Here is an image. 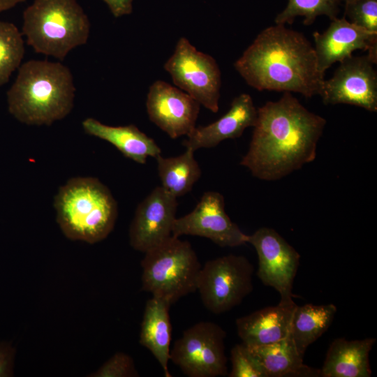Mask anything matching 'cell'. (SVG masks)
<instances>
[{"mask_svg": "<svg viewBox=\"0 0 377 377\" xmlns=\"http://www.w3.org/2000/svg\"><path fill=\"white\" fill-rule=\"evenodd\" d=\"M142 289L171 304L197 290L201 264L190 242L171 236L145 253Z\"/></svg>", "mask_w": 377, "mask_h": 377, "instance_id": "6", "label": "cell"}, {"mask_svg": "<svg viewBox=\"0 0 377 377\" xmlns=\"http://www.w3.org/2000/svg\"><path fill=\"white\" fill-rule=\"evenodd\" d=\"M75 87L68 66L58 61L29 60L6 93L8 110L27 125L50 126L74 105Z\"/></svg>", "mask_w": 377, "mask_h": 377, "instance_id": "3", "label": "cell"}, {"mask_svg": "<svg viewBox=\"0 0 377 377\" xmlns=\"http://www.w3.org/2000/svg\"><path fill=\"white\" fill-rule=\"evenodd\" d=\"M164 69L173 83L200 105L214 113L219 111L221 75L214 57L198 51L186 38L181 37Z\"/></svg>", "mask_w": 377, "mask_h": 377, "instance_id": "8", "label": "cell"}, {"mask_svg": "<svg viewBox=\"0 0 377 377\" xmlns=\"http://www.w3.org/2000/svg\"><path fill=\"white\" fill-rule=\"evenodd\" d=\"M92 377H136L139 376L133 360L128 355L119 352L108 359Z\"/></svg>", "mask_w": 377, "mask_h": 377, "instance_id": "28", "label": "cell"}, {"mask_svg": "<svg viewBox=\"0 0 377 377\" xmlns=\"http://www.w3.org/2000/svg\"><path fill=\"white\" fill-rule=\"evenodd\" d=\"M230 377H267L261 364L244 343L236 344L230 351Z\"/></svg>", "mask_w": 377, "mask_h": 377, "instance_id": "26", "label": "cell"}, {"mask_svg": "<svg viewBox=\"0 0 377 377\" xmlns=\"http://www.w3.org/2000/svg\"><path fill=\"white\" fill-rule=\"evenodd\" d=\"M177 198L157 186L138 205L129 228L131 246L145 253L172 236Z\"/></svg>", "mask_w": 377, "mask_h": 377, "instance_id": "14", "label": "cell"}, {"mask_svg": "<svg viewBox=\"0 0 377 377\" xmlns=\"http://www.w3.org/2000/svg\"><path fill=\"white\" fill-rule=\"evenodd\" d=\"M193 235L207 238L221 247L246 244L247 235L231 221L225 210L222 194L207 191L188 214L176 218L172 236Z\"/></svg>", "mask_w": 377, "mask_h": 377, "instance_id": "12", "label": "cell"}, {"mask_svg": "<svg viewBox=\"0 0 377 377\" xmlns=\"http://www.w3.org/2000/svg\"><path fill=\"white\" fill-rule=\"evenodd\" d=\"M353 24L377 34V0H351L345 3V15Z\"/></svg>", "mask_w": 377, "mask_h": 377, "instance_id": "27", "label": "cell"}, {"mask_svg": "<svg viewBox=\"0 0 377 377\" xmlns=\"http://www.w3.org/2000/svg\"><path fill=\"white\" fill-rule=\"evenodd\" d=\"M375 338L361 340L334 339L330 344L323 365V377H370L369 353Z\"/></svg>", "mask_w": 377, "mask_h": 377, "instance_id": "19", "label": "cell"}, {"mask_svg": "<svg viewBox=\"0 0 377 377\" xmlns=\"http://www.w3.org/2000/svg\"><path fill=\"white\" fill-rule=\"evenodd\" d=\"M15 349L8 342H0V377L13 374Z\"/></svg>", "mask_w": 377, "mask_h": 377, "instance_id": "29", "label": "cell"}, {"mask_svg": "<svg viewBox=\"0 0 377 377\" xmlns=\"http://www.w3.org/2000/svg\"><path fill=\"white\" fill-rule=\"evenodd\" d=\"M155 158L161 186L177 198L190 192L200 178V167L190 148L177 156L165 158L160 154Z\"/></svg>", "mask_w": 377, "mask_h": 377, "instance_id": "23", "label": "cell"}, {"mask_svg": "<svg viewBox=\"0 0 377 377\" xmlns=\"http://www.w3.org/2000/svg\"><path fill=\"white\" fill-rule=\"evenodd\" d=\"M22 36L15 24L0 20V87L21 65L25 52Z\"/></svg>", "mask_w": 377, "mask_h": 377, "instance_id": "24", "label": "cell"}, {"mask_svg": "<svg viewBox=\"0 0 377 377\" xmlns=\"http://www.w3.org/2000/svg\"><path fill=\"white\" fill-rule=\"evenodd\" d=\"M84 132L114 146L125 157L145 164L149 156L156 158L161 153L156 142L134 124L113 126L89 117L82 122Z\"/></svg>", "mask_w": 377, "mask_h": 377, "instance_id": "18", "label": "cell"}, {"mask_svg": "<svg viewBox=\"0 0 377 377\" xmlns=\"http://www.w3.org/2000/svg\"><path fill=\"white\" fill-rule=\"evenodd\" d=\"M339 1H344V2L346 3V2H348V1H351V0H339Z\"/></svg>", "mask_w": 377, "mask_h": 377, "instance_id": "32", "label": "cell"}, {"mask_svg": "<svg viewBox=\"0 0 377 377\" xmlns=\"http://www.w3.org/2000/svg\"><path fill=\"white\" fill-rule=\"evenodd\" d=\"M200 105L188 94L163 80L150 85L146 101L150 121L172 139L187 136L195 128Z\"/></svg>", "mask_w": 377, "mask_h": 377, "instance_id": "13", "label": "cell"}, {"mask_svg": "<svg viewBox=\"0 0 377 377\" xmlns=\"http://www.w3.org/2000/svg\"><path fill=\"white\" fill-rule=\"evenodd\" d=\"M297 304L267 306L236 320L242 343L255 347L278 341L290 333Z\"/></svg>", "mask_w": 377, "mask_h": 377, "instance_id": "17", "label": "cell"}, {"mask_svg": "<svg viewBox=\"0 0 377 377\" xmlns=\"http://www.w3.org/2000/svg\"><path fill=\"white\" fill-rule=\"evenodd\" d=\"M234 67L258 91L295 92L306 98L320 95L325 80L311 43L283 24L261 31Z\"/></svg>", "mask_w": 377, "mask_h": 377, "instance_id": "2", "label": "cell"}, {"mask_svg": "<svg viewBox=\"0 0 377 377\" xmlns=\"http://www.w3.org/2000/svg\"><path fill=\"white\" fill-rule=\"evenodd\" d=\"M246 243L251 244L258 254V277L264 285L279 293V304H295L292 290L300 264L298 252L275 230L267 227L247 235Z\"/></svg>", "mask_w": 377, "mask_h": 377, "instance_id": "10", "label": "cell"}, {"mask_svg": "<svg viewBox=\"0 0 377 377\" xmlns=\"http://www.w3.org/2000/svg\"><path fill=\"white\" fill-rule=\"evenodd\" d=\"M337 312L332 304L296 306L291 323L290 336L298 352L304 356L306 348L331 325Z\"/></svg>", "mask_w": 377, "mask_h": 377, "instance_id": "22", "label": "cell"}, {"mask_svg": "<svg viewBox=\"0 0 377 377\" xmlns=\"http://www.w3.org/2000/svg\"><path fill=\"white\" fill-rule=\"evenodd\" d=\"M257 116L251 96L241 94L234 98L225 114L208 125L195 126L182 145L195 151L214 147L225 140L238 138L246 128L255 126Z\"/></svg>", "mask_w": 377, "mask_h": 377, "instance_id": "16", "label": "cell"}, {"mask_svg": "<svg viewBox=\"0 0 377 377\" xmlns=\"http://www.w3.org/2000/svg\"><path fill=\"white\" fill-rule=\"evenodd\" d=\"M257 110L249 147L240 161L253 177L278 180L315 160L325 118L307 110L290 92Z\"/></svg>", "mask_w": 377, "mask_h": 377, "instance_id": "1", "label": "cell"}, {"mask_svg": "<svg viewBox=\"0 0 377 377\" xmlns=\"http://www.w3.org/2000/svg\"><path fill=\"white\" fill-rule=\"evenodd\" d=\"M226 337L225 330L215 323H195L175 341L170 360L188 377L225 376Z\"/></svg>", "mask_w": 377, "mask_h": 377, "instance_id": "9", "label": "cell"}, {"mask_svg": "<svg viewBox=\"0 0 377 377\" xmlns=\"http://www.w3.org/2000/svg\"><path fill=\"white\" fill-rule=\"evenodd\" d=\"M267 377L317 376V371L305 365L290 336L268 344L249 347Z\"/></svg>", "mask_w": 377, "mask_h": 377, "instance_id": "21", "label": "cell"}, {"mask_svg": "<svg viewBox=\"0 0 377 377\" xmlns=\"http://www.w3.org/2000/svg\"><path fill=\"white\" fill-rule=\"evenodd\" d=\"M26 0H0V13L9 10Z\"/></svg>", "mask_w": 377, "mask_h": 377, "instance_id": "31", "label": "cell"}, {"mask_svg": "<svg viewBox=\"0 0 377 377\" xmlns=\"http://www.w3.org/2000/svg\"><path fill=\"white\" fill-rule=\"evenodd\" d=\"M114 17L130 15L133 11V0H103Z\"/></svg>", "mask_w": 377, "mask_h": 377, "instance_id": "30", "label": "cell"}, {"mask_svg": "<svg viewBox=\"0 0 377 377\" xmlns=\"http://www.w3.org/2000/svg\"><path fill=\"white\" fill-rule=\"evenodd\" d=\"M171 304L152 296L146 302L140 333V343L147 348L158 360L165 377H171L168 370L172 325L169 315Z\"/></svg>", "mask_w": 377, "mask_h": 377, "instance_id": "20", "label": "cell"}, {"mask_svg": "<svg viewBox=\"0 0 377 377\" xmlns=\"http://www.w3.org/2000/svg\"><path fill=\"white\" fill-rule=\"evenodd\" d=\"M57 221L71 240L94 244L113 230L117 203L109 188L94 177H74L54 197Z\"/></svg>", "mask_w": 377, "mask_h": 377, "instance_id": "4", "label": "cell"}, {"mask_svg": "<svg viewBox=\"0 0 377 377\" xmlns=\"http://www.w3.org/2000/svg\"><path fill=\"white\" fill-rule=\"evenodd\" d=\"M89 33V20L77 0H34L23 13L22 34L38 54L63 60L87 43Z\"/></svg>", "mask_w": 377, "mask_h": 377, "instance_id": "5", "label": "cell"}, {"mask_svg": "<svg viewBox=\"0 0 377 377\" xmlns=\"http://www.w3.org/2000/svg\"><path fill=\"white\" fill-rule=\"evenodd\" d=\"M253 266L243 256L208 260L199 273L197 290L205 307L220 314L239 305L253 290Z\"/></svg>", "mask_w": 377, "mask_h": 377, "instance_id": "7", "label": "cell"}, {"mask_svg": "<svg viewBox=\"0 0 377 377\" xmlns=\"http://www.w3.org/2000/svg\"><path fill=\"white\" fill-rule=\"evenodd\" d=\"M313 36L318 67L323 74L332 64L341 62L357 50L367 51L372 62L377 63V34L353 24L345 17L332 20L324 32L316 31Z\"/></svg>", "mask_w": 377, "mask_h": 377, "instance_id": "15", "label": "cell"}, {"mask_svg": "<svg viewBox=\"0 0 377 377\" xmlns=\"http://www.w3.org/2000/svg\"><path fill=\"white\" fill-rule=\"evenodd\" d=\"M367 55L350 56L325 80L319 96L325 105L348 104L377 111V73Z\"/></svg>", "mask_w": 377, "mask_h": 377, "instance_id": "11", "label": "cell"}, {"mask_svg": "<svg viewBox=\"0 0 377 377\" xmlns=\"http://www.w3.org/2000/svg\"><path fill=\"white\" fill-rule=\"evenodd\" d=\"M339 0H288L286 8L275 17L278 24H291L297 17H304L306 26L314 22L316 17L325 15L331 20L337 17Z\"/></svg>", "mask_w": 377, "mask_h": 377, "instance_id": "25", "label": "cell"}]
</instances>
